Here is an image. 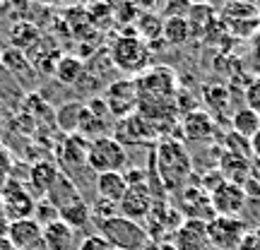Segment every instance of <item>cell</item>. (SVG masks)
<instances>
[{
    "label": "cell",
    "instance_id": "1",
    "mask_svg": "<svg viewBox=\"0 0 260 250\" xmlns=\"http://www.w3.org/2000/svg\"><path fill=\"white\" fill-rule=\"evenodd\" d=\"M154 168L167 193H181L188 188V181L193 176V161L183 142L176 137H164L157 145L154 154Z\"/></svg>",
    "mask_w": 260,
    "mask_h": 250
},
{
    "label": "cell",
    "instance_id": "2",
    "mask_svg": "<svg viewBox=\"0 0 260 250\" xmlns=\"http://www.w3.org/2000/svg\"><path fill=\"white\" fill-rule=\"evenodd\" d=\"M96 229H99V236H104L113 250H145L149 245L147 229L140 226V222H133L121 214L96 224Z\"/></svg>",
    "mask_w": 260,
    "mask_h": 250
},
{
    "label": "cell",
    "instance_id": "3",
    "mask_svg": "<svg viewBox=\"0 0 260 250\" xmlns=\"http://www.w3.org/2000/svg\"><path fill=\"white\" fill-rule=\"evenodd\" d=\"M128 164V154L125 147L116 137H96L89 139V149H87V168H92L94 173H113V171H123Z\"/></svg>",
    "mask_w": 260,
    "mask_h": 250
},
{
    "label": "cell",
    "instance_id": "4",
    "mask_svg": "<svg viewBox=\"0 0 260 250\" xmlns=\"http://www.w3.org/2000/svg\"><path fill=\"white\" fill-rule=\"evenodd\" d=\"M111 63L128 75H142L149 65V48L147 41H142L135 34H123L113 41L111 46Z\"/></svg>",
    "mask_w": 260,
    "mask_h": 250
},
{
    "label": "cell",
    "instance_id": "5",
    "mask_svg": "<svg viewBox=\"0 0 260 250\" xmlns=\"http://www.w3.org/2000/svg\"><path fill=\"white\" fill-rule=\"evenodd\" d=\"M135 82L140 89V101L145 99V103H164L169 99H174V94L178 92L176 75L169 67H149L142 75H138Z\"/></svg>",
    "mask_w": 260,
    "mask_h": 250
},
{
    "label": "cell",
    "instance_id": "6",
    "mask_svg": "<svg viewBox=\"0 0 260 250\" xmlns=\"http://www.w3.org/2000/svg\"><path fill=\"white\" fill-rule=\"evenodd\" d=\"M104 103L111 116L116 118H128L138 111L140 106V89L135 80H116L106 87L104 92Z\"/></svg>",
    "mask_w": 260,
    "mask_h": 250
},
{
    "label": "cell",
    "instance_id": "7",
    "mask_svg": "<svg viewBox=\"0 0 260 250\" xmlns=\"http://www.w3.org/2000/svg\"><path fill=\"white\" fill-rule=\"evenodd\" d=\"M0 195H3V204H5V217L10 222H17V219H29L34 217V195L29 193V188L17 181V178H8L3 186H0Z\"/></svg>",
    "mask_w": 260,
    "mask_h": 250
},
{
    "label": "cell",
    "instance_id": "8",
    "mask_svg": "<svg viewBox=\"0 0 260 250\" xmlns=\"http://www.w3.org/2000/svg\"><path fill=\"white\" fill-rule=\"evenodd\" d=\"M246 238V226L239 217H214L207 224V243L219 250H239Z\"/></svg>",
    "mask_w": 260,
    "mask_h": 250
},
{
    "label": "cell",
    "instance_id": "9",
    "mask_svg": "<svg viewBox=\"0 0 260 250\" xmlns=\"http://www.w3.org/2000/svg\"><path fill=\"white\" fill-rule=\"evenodd\" d=\"M210 200H212V209L217 217H239V212L246 204V193L239 183L222 181L210 193Z\"/></svg>",
    "mask_w": 260,
    "mask_h": 250
},
{
    "label": "cell",
    "instance_id": "10",
    "mask_svg": "<svg viewBox=\"0 0 260 250\" xmlns=\"http://www.w3.org/2000/svg\"><path fill=\"white\" fill-rule=\"evenodd\" d=\"M178 195H181V214H183L186 219L210 224L214 217H217L212 209V200H210V193H207V190L188 186Z\"/></svg>",
    "mask_w": 260,
    "mask_h": 250
},
{
    "label": "cell",
    "instance_id": "11",
    "mask_svg": "<svg viewBox=\"0 0 260 250\" xmlns=\"http://www.w3.org/2000/svg\"><path fill=\"white\" fill-rule=\"evenodd\" d=\"M5 233H8V238L17 250H39L44 245V226L34 217L10 222Z\"/></svg>",
    "mask_w": 260,
    "mask_h": 250
},
{
    "label": "cell",
    "instance_id": "12",
    "mask_svg": "<svg viewBox=\"0 0 260 250\" xmlns=\"http://www.w3.org/2000/svg\"><path fill=\"white\" fill-rule=\"evenodd\" d=\"M152 195H149V186H130L128 193L123 195V200L118 202V212L121 217H128L133 222L147 219L149 209H152Z\"/></svg>",
    "mask_w": 260,
    "mask_h": 250
},
{
    "label": "cell",
    "instance_id": "13",
    "mask_svg": "<svg viewBox=\"0 0 260 250\" xmlns=\"http://www.w3.org/2000/svg\"><path fill=\"white\" fill-rule=\"evenodd\" d=\"M157 130L154 125H149V121L142 116V113H133L128 118H121L118 125H116V139L118 142H130V145H138V142H145V139L154 137Z\"/></svg>",
    "mask_w": 260,
    "mask_h": 250
},
{
    "label": "cell",
    "instance_id": "14",
    "mask_svg": "<svg viewBox=\"0 0 260 250\" xmlns=\"http://www.w3.org/2000/svg\"><path fill=\"white\" fill-rule=\"evenodd\" d=\"M60 176V171L53 161H48V159H41L37 161L34 166H29V173H27V188L31 195H41V197H46L48 190L53 188V183L58 181Z\"/></svg>",
    "mask_w": 260,
    "mask_h": 250
},
{
    "label": "cell",
    "instance_id": "15",
    "mask_svg": "<svg viewBox=\"0 0 260 250\" xmlns=\"http://www.w3.org/2000/svg\"><path fill=\"white\" fill-rule=\"evenodd\" d=\"M181 132H183L186 139H195V142L212 137L214 118L203 109H195V111L181 116Z\"/></svg>",
    "mask_w": 260,
    "mask_h": 250
},
{
    "label": "cell",
    "instance_id": "16",
    "mask_svg": "<svg viewBox=\"0 0 260 250\" xmlns=\"http://www.w3.org/2000/svg\"><path fill=\"white\" fill-rule=\"evenodd\" d=\"M207 243V224L186 219L176 231V250H203Z\"/></svg>",
    "mask_w": 260,
    "mask_h": 250
},
{
    "label": "cell",
    "instance_id": "17",
    "mask_svg": "<svg viewBox=\"0 0 260 250\" xmlns=\"http://www.w3.org/2000/svg\"><path fill=\"white\" fill-rule=\"evenodd\" d=\"M87 149H89V139L82 137L80 132L65 135L63 147H60V161L68 168L87 166Z\"/></svg>",
    "mask_w": 260,
    "mask_h": 250
},
{
    "label": "cell",
    "instance_id": "18",
    "mask_svg": "<svg viewBox=\"0 0 260 250\" xmlns=\"http://www.w3.org/2000/svg\"><path fill=\"white\" fill-rule=\"evenodd\" d=\"M125 193H128V183H125L123 171L99 173V176H96V195H99L102 200H109V202L118 204Z\"/></svg>",
    "mask_w": 260,
    "mask_h": 250
},
{
    "label": "cell",
    "instance_id": "19",
    "mask_svg": "<svg viewBox=\"0 0 260 250\" xmlns=\"http://www.w3.org/2000/svg\"><path fill=\"white\" fill-rule=\"evenodd\" d=\"M46 200L56 207L58 212H60L63 207L77 202V200H82V195H80V190H77V186H75L73 178L68 176V173H60V176H58V181L53 183V188L48 190Z\"/></svg>",
    "mask_w": 260,
    "mask_h": 250
},
{
    "label": "cell",
    "instance_id": "20",
    "mask_svg": "<svg viewBox=\"0 0 260 250\" xmlns=\"http://www.w3.org/2000/svg\"><path fill=\"white\" fill-rule=\"evenodd\" d=\"M44 248L46 250H75V231L63 224L51 222L48 226H44Z\"/></svg>",
    "mask_w": 260,
    "mask_h": 250
},
{
    "label": "cell",
    "instance_id": "21",
    "mask_svg": "<svg viewBox=\"0 0 260 250\" xmlns=\"http://www.w3.org/2000/svg\"><path fill=\"white\" fill-rule=\"evenodd\" d=\"M219 173H222L224 181H232V183H239L243 186L248 181V159L241 157V154H232V152H224L222 159H219Z\"/></svg>",
    "mask_w": 260,
    "mask_h": 250
},
{
    "label": "cell",
    "instance_id": "22",
    "mask_svg": "<svg viewBox=\"0 0 260 250\" xmlns=\"http://www.w3.org/2000/svg\"><path fill=\"white\" fill-rule=\"evenodd\" d=\"M58 219L63 224H68L73 231H80V229H84L87 224L92 222V209H89V204L84 202V197H82V200L63 207V209L58 212Z\"/></svg>",
    "mask_w": 260,
    "mask_h": 250
},
{
    "label": "cell",
    "instance_id": "23",
    "mask_svg": "<svg viewBox=\"0 0 260 250\" xmlns=\"http://www.w3.org/2000/svg\"><path fill=\"white\" fill-rule=\"evenodd\" d=\"M232 128H234V132H236L239 137H243V139H248V142H251V137L260 130V116L255 111H251L248 106L236 109L234 116H232Z\"/></svg>",
    "mask_w": 260,
    "mask_h": 250
},
{
    "label": "cell",
    "instance_id": "24",
    "mask_svg": "<svg viewBox=\"0 0 260 250\" xmlns=\"http://www.w3.org/2000/svg\"><path fill=\"white\" fill-rule=\"evenodd\" d=\"M161 37L167 44L171 46H181L190 39V27H188V19L181 15H171L169 19H164V27H161Z\"/></svg>",
    "mask_w": 260,
    "mask_h": 250
},
{
    "label": "cell",
    "instance_id": "25",
    "mask_svg": "<svg viewBox=\"0 0 260 250\" xmlns=\"http://www.w3.org/2000/svg\"><path fill=\"white\" fill-rule=\"evenodd\" d=\"M53 75L58 77V82L63 84H77L80 77L84 75V63L75 56H60L58 58L56 67H53Z\"/></svg>",
    "mask_w": 260,
    "mask_h": 250
},
{
    "label": "cell",
    "instance_id": "26",
    "mask_svg": "<svg viewBox=\"0 0 260 250\" xmlns=\"http://www.w3.org/2000/svg\"><path fill=\"white\" fill-rule=\"evenodd\" d=\"M82 109H84V103L70 101V103H63V106L56 111V123L65 135H75V132L80 130V116H82Z\"/></svg>",
    "mask_w": 260,
    "mask_h": 250
},
{
    "label": "cell",
    "instance_id": "27",
    "mask_svg": "<svg viewBox=\"0 0 260 250\" xmlns=\"http://www.w3.org/2000/svg\"><path fill=\"white\" fill-rule=\"evenodd\" d=\"M10 44L12 48H17V51H27V48L37 46L39 44V29L31 24V22H19L12 27L10 31Z\"/></svg>",
    "mask_w": 260,
    "mask_h": 250
},
{
    "label": "cell",
    "instance_id": "28",
    "mask_svg": "<svg viewBox=\"0 0 260 250\" xmlns=\"http://www.w3.org/2000/svg\"><path fill=\"white\" fill-rule=\"evenodd\" d=\"M186 19L188 27H190V37H198V34H205L214 24V10L210 5H193L190 8V17Z\"/></svg>",
    "mask_w": 260,
    "mask_h": 250
},
{
    "label": "cell",
    "instance_id": "29",
    "mask_svg": "<svg viewBox=\"0 0 260 250\" xmlns=\"http://www.w3.org/2000/svg\"><path fill=\"white\" fill-rule=\"evenodd\" d=\"M161 27H164V19L154 17V15H142L138 22L140 39L142 41H154L157 37H161Z\"/></svg>",
    "mask_w": 260,
    "mask_h": 250
},
{
    "label": "cell",
    "instance_id": "30",
    "mask_svg": "<svg viewBox=\"0 0 260 250\" xmlns=\"http://www.w3.org/2000/svg\"><path fill=\"white\" fill-rule=\"evenodd\" d=\"M34 219H37L41 226H48L51 222H58V209L48 202L46 197H44V200H37V204H34Z\"/></svg>",
    "mask_w": 260,
    "mask_h": 250
},
{
    "label": "cell",
    "instance_id": "31",
    "mask_svg": "<svg viewBox=\"0 0 260 250\" xmlns=\"http://www.w3.org/2000/svg\"><path fill=\"white\" fill-rule=\"evenodd\" d=\"M89 209H92V217L96 219V224H102V222H106V219L116 217V214H121V212H118V204L109 202V200H102V197H99V200H96Z\"/></svg>",
    "mask_w": 260,
    "mask_h": 250
},
{
    "label": "cell",
    "instance_id": "32",
    "mask_svg": "<svg viewBox=\"0 0 260 250\" xmlns=\"http://www.w3.org/2000/svg\"><path fill=\"white\" fill-rule=\"evenodd\" d=\"M243 96H246V106L260 116V77H258V80H253V82L246 87Z\"/></svg>",
    "mask_w": 260,
    "mask_h": 250
},
{
    "label": "cell",
    "instance_id": "33",
    "mask_svg": "<svg viewBox=\"0 0 260 250\" xmlns=\"http://www.w3.org/2000/svg\"><path fill=\"white\" fill-rule=\"evenodd\" d=\"M77 250H113V248L106 243V238H104V236L92 233V236H87V238H82V241H80Z\"/></svg>",
    "mask_w": 260,
    "mask_h": 250
},
{
    "label": "cell",
    "instance_id": "34",
    "mask_svg": "<svg viewBox=\"0 0 260 250\" xmlns=\"http://www.w3.org/2000/svg\"><path fill=\"white\" fill-rule=\"evenodd\" d=\"M251 154H255L260 159V130L251 137Z\"/></svg>",
    "mask_w": 260,
    "mask_h": 250
},
{
    "label": "cell",
    "instance_id": "35",
    "mask_svg": "<svg viewBox=\"0 0 260 250\" xmlns=\"http://www.w3.org/2000/svg\"><path fill=\"white\" fill-rule=\"evenodd\" d=\"M8 229V217H5V204H3V195H0V231L5 233Z\"/></svg>",
    "mask_w": 260,
    "mask_h": 250
},
{
    "label": "cell",
    "instance_id": "36",
    "mask_svg": "<svg viewBox=\"0 0 260 250\" xmlns=\"http://www.w3.org/2000/svg\"><path fill=\"white\" fill-rule=\"evenodd\" d=\"M0 250H17L12 245V241L8 238V233H3V231H0Z\"/></svg>",
    "mask_w": 260,
    "mask_h": 250
},
{
    "label": "cell",
    "instance_id": "37",
    "mask_svg": "<svg viewBox=\"0 0 260 250\" xmlns=\"http://www.w3.org/2000/svg\"><path fill=\"white\" fill-rule=\"evenodd\" d=\"M229 5H239V3H251V0H226Z\"/></svg>",
    "mask_w": 260,
    "mask_h": 250
},
{
    "label": "cell",
    "instance_id": "38",
    "mask_svg": "<svg viewBox=\"0 0 260 250\" xmlns=\"http://www.w3.org/2000/svg\"><path fill=\"white\" fill-rule=\"evenodd\" d=\"M39 3H58V0H39Z\"/></svg>",
    "mask_w": 260,
    "mask_h": 250
},
{
    "label": "cell",
    "instance_id": "39",
    "mask_svg": "<svg viewBox=\"0 0 260 250\" xmlns=\"http://www.w3.org/2000/svg\"><path fill=\"white\" fill-rule=\"evenodd\" d=\"M258 29H260V12H258Z\"/></svg>",
    "mask_w": 260,
    "mask_h": 250
}]
</instances>
